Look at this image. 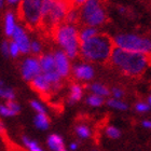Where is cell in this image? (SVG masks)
<instances>
[{"label": "cell", "mask_w": 151, "mask_h": 151, "mask_svg": "<svg viewBox=\"0 0 151 151\" xmlns=\"http://www.w3.org/2000/svg\"><path fill=\"white\" fill-rule=\"evenodd\" d=\"M29 84L32 86V88L35 92H37L38 94L47 97L49 95L53 94V85L49 81V79L47 78V76L43 73H41L40 75H38L36 78H34L32 81L29 82Z\"/></svg>", "instance_id": "10"}, {"label": "cell", "mask_w": 151, "mask_h": 151, "mask_svg": "<svg viewBox=\"0 0 151 151\" xmlns=\"http://www.w3.org/2000/svg\"><path fill=\"white\" fill-rule=\"evenodd\" d=\"M0 97L6 101H13L15 98V92L13 88L6 86L2 80H0Z\"/></svg>", "instance_id": "21"}, {"label": "cell", "mask_w": 151, "mask_h": 151, "mask_svg": "<svg viewBox=\"0 0 151 151\" xmlns=\"http://www.w3.org/2000/svg\"><path fill=\"white\" fill-rule=\"evenodd\" d=\"M107 105L112 109H116V110L119 111H125L129 109V105L126 104L125 101L121 99V98H114V97H110L107 99Z\"/></svg>", "instance_id": "20"}, {"label": "cell", "mask_w": 151, "mask_h": 151, "mask_svg": "<svg viewBox=\"0 0 151 151\" xmlns=\"http://www.w3.org/2000/svg\"><path fill=\"white\" fill-rule=\"evenodd\" d=\"M55 0H43L42 1V6H41V17H42V21H43L45 17L47 16V14L50 13L52 6H53V3ZM41 21V23H42Z\"/></svg>", "instance_id": "28"}, {"label": "cell", "mask_w": 151, "mask_h": 151, "mask_svg": "<svg viewBox=\"0 0 151 151\" xmlns=\"http://www.w3.org/2000/svg\"><path fill=\"white\" fill-rule=\"evenodd\" d=\"M34 123L37 129L45 131L50 127V119L47 116V113H37L34 118Z\"/></svg>", "instance_id": "17"}, {"label": "cell", "mask_w": 151, "mask_h": 151, "mask_svg": "<svg viewBox=\"0 0 151 151\" xmlns=\"http://www.w3.org/2000/svg\"><path fill=\"white\" fill-rule=\"evenodd\" d=\"M6 2L8 3V6H12V8H19L21 0H6Z\"/></svg>", "instance_id": "38"}, {"label": "cell", "mask_w": 151, "mask_h": 151, "mask_svg": "<svg viewBox=\"0 0 151 151\" xmlns=\"http://www.w3.org/2000/svg\"><path fill=\"white\" fill-rule=\"evenodd\" d=\"M114 49L112 38L106 34L98 32L88 40L82 41L80 44V56L90 63H109Z\"/></svg>", "instance_id": "2"}, {"label": "cell", "mask_w": 151, "mask_h": 151, "mask_svg": "<svg viewBox=\"0 0 151 151\" xmlns=\"http://www.w3.org/2000/svg\"><path fill=\"white\" fill-rule=\"evenodd\" d=\"M70 3H71V6H75V8H80V6L85 3V1L88 0H69Z\"/></svg>", "instance_id": "36"}, {"label": "cell", "mask_w": 151, "mask_h": 151, "mask_svg": "<svg viewBox=\"0 0 151 151\" xmlns=\"http://www.w3.org/2000/svg\"><path fill=\"white\" fill-rule=\"evenodd\" d=\"M47 148L52 151H65V142L62 136L57 135V134H51L47 139Z\"/></svg>", "instance_id": "14"}, {"label": "cell", "mask_w": 151, "mask_h": 151, "mask_svg": "<svg viewBox=\"0 0 151 151\" xmlns=\"http://www.w3.org/2000/svg\"><path fill=\"white\" fill-rule=\"evenodd\" d=\"M1 53L4 57H9V41H3L1 44Z\"/></svg>", "instance_id": "35"}, {"label": "cell", "mask_w": 151, "mask_h": 151, "mask_svg": "<svg viewBox=\"0 0 151 151\" xmlns=\"http://www.w3.org/2000/svg\"><path fill=\"white\" fill-rule=\"evenodd\" d=\"M41 52H42V43L37 39L32 40L30 43V53L34 55H40Z\"/></svg>", "instance_id": "30"}, {"label": "cell", "mask_w": 151, "mask_h": 151, "mask_svg": "<svg viewBox=\"0 0 151 151\" xmlns=\"http://www.w3.org/2000/svg\"><path fill=\"white\" fill-rule=\"evenodd\" d=\"M51 32L55 42L69 56L70 60H75L80 55L81 41L77 26L64 22L57 25Z\"/></svg>", "instance_id": "3"}, {"label": "cell", "mask_w": 151, "mask_h": 151, "mask_svg": "<svg viewBox=\"0 0 151 151\" xmlns=\"http://www.w3.org/2000/svg\"><path fill=\"white\" fill-rule=\"evenodd\" d=\"M105 134L110 139H119L121 137V131L116 126L109 125L105 129Z\"/></svg>", "instance_id": "26"}, {"label": "cell", "mask_w": 151, "mask_h": 151, "mask_svg": "<svg viewBox=\"0 0 151 151\" xmlns=\"http://www.w3.org/2000/svg\"><path fill=\"white\" fill-rule=\"evenodd\" d=\"M22 140H23L24 146H25L28 150H30V151H42L41 146L39 145L36 140H34V139L29 138V137H27V136H23Z\"/></svg>", "instance_id": "25"}, {"label": "cell", "mask_w": 151, "mask_h": 151, "mask_svg": "<svg viewBox=\"0 0 151 151\" xmlns=\"http://www.w3.org/2000/svg\"><path fill=\"white\" fill-rule=\"evenodd\" d=\"M54 58H55V69L60 75L63 79L68 78L71 75V63L70 58L62 49L56 50L54 52Z\"/></svg>", "instance_id": "9"}, {"label": "cell", "mask_w": 151, "mask_h": 151, "mask_svg": "<svg viewBox=\"0 0 151 151\" xmlns=\"http://www.w3.org/2000/svg\"><path fill=\"white\" fill-rule=\"evenodd\" d=\"M42 73L40 60L38 57L29 56L22 60L21 64V75L23 79L27 82H30L34 78Z\"/></svg>", "instance_id": "8"}, {"label": "cell", "mask_w": 151, "mask_h": 151, "mask_svg": "<svg viewBox=\"0 0 151 151\" xmlns=\"http://www.w3.org/2000/svg\"><path fill=\"white\" fill-rule=\"evenodd\" d=\"M71 75L78 81H91L95 77V69L91 64L79 63L73 66Z\"/></svg>", "instance_id": "12"}, {"label": "cell", "mask_w": 151, "mask_h": 151, "mask_svg": "<svg viewBox=\"0 0 151 151\" xmlns=\"http://www.w3.org/2000/svg\"><path fill=\"white\" fill-rule=\"evenodd\" d=\"M80 22V9L79 8H75V6H71L68 11L66 15V19H65V23H68V24H73V25H77V23Z\"/></svg>", "instance_id": "22"}, {"label": "cell", "mask_w": 151, "mask_h": 151, "mask_svg": "<svg viewBox=\"0 0 151 151\" xmlns=\"http://www.w3.org/2000/svg\"><path fill=\"white\" fill-rule=\"evenodd\" d=\"M30 106H32V108L37 113H47V108H45V106L41 101H30Z\"/></svg>", "instance_id": "31"}, {"label": "cell", "mask_w": 151, "mask_h": 151, "mask_svg": "<svg viewBox=\"0 0 151 151\" xmlns=\"http://www.w3.org/2000/svg\"><path fill=\"white\" fill-rule=\"evenodd\" d=\"M108 21L107 11L103 0H88L80 6V23L82 25L101 27Z\"/></svg>", "instance_id": "5"}, {"label": "cell", "mask_w": 151, "mask_h": 151, "mask_svg": "<svg viewBox=\"0 0 151 151\" xmlns=\"http://www.w3.org/2000/svg\"><path fill=\"white\" fill-rule=\"evenodd\" d=\"M90 90H91L92 93L99 95V96H103V97L110 96V90H109V88H108L107 85L103 84V83H99V82L92 83L90 85Z\"/></svg>", "instance_id": "19"}, {"label": "cell", "mask_w": 151, "mask_h": 151, "mask_svg": "<svg viewBox=\"0 0 151 151\" xmlns=\"http://www.w3.org/2000/svg\"><path fill=\"white\" fill-rule=\"evenodd\" d=\"M150 2H151V0H150Z\"/></svg>", "instance_id": "43"}, {"label": "cell", "mask_w": 151, "mask_h": 151, "mask_svg": "<svg viewBox=\"0 0 151 151\" xmlns=\"http://www.w3.org/2000/svg\"><path fill=\"white\" fill-rule=\"evenodd\" d=\"M105 103V97L103 96H99V95H96L94 93H92L90 94L86 97V104L88 106H91V107H94V108H98L103 106Z\"/></svg>", "instance_id": "23"}, {"label": "cell", "mask_w": 151, "mask_h": 151, "mask_svg": "<svg viewBox=\"0 0 151 151\" xmlns=\"http://www.w3.org/2000/svg\"><path fill=\"white\" fill-rule=\"evenodd\" d=\"M142 126L144 129L151 131V119H145L142 121Z\"/></svg>", "instance_id": "37"}, {"label": "cell", "mask_w": 151, "mask_h": 151, "mask_svg": "<svg viewBox=\"0 0 151 151\" xmlns=\"http://www.w3.org/2000/svg\"><path fill=\"white\" fill-rule=\"evenodd\" d=\"M99 32L97 27H93V26H88V25H84V27L81 29V30H79V38H80V41H85V40H88V39H91L93 38L94 36H96Z\"/></svg>", "instance_id": "18"}, {"label": "cell", "mask_w": 151, "mask_h": 151, "mask_svg": "<svg viewBox=\"0 0 151 151\" xmlns=\"http://www.w3.org/2000/svg\"><path fill=\"white\" fill-rule=\"evenodd\" d=\"M0 116H4V118H9V116H14L15 113L13 112L10 107L6 104L0 105Z\"/></svg>", "instance_id": "33"}, {"label": "cell", "mask_w": 151, "mask_h": 151, "mask_svg": "<svg viewBox=\"0 0 151 151\" xmlns=\"http://www.w3.org/2000/svg\"><path fill=\"white\" fill-rule=\"evenodd\" d=\"M134 109H135L136 112L140 113V114H145V113H148L151 110L150 105L148 104V101H139L137 103H135L134 105Z\"/></svg>", "instance_id": "27"}, {"label": "cell", "mask_w": 151, "mask_h": 151, "mask_svg": "<svg viewBox=\"0 0 151 151\" xmlns=\"http://www.w3.org/2000/svg\"><path fill=\"white\" fill-rule=\"evenodd\" d=\"M41 65V70L42 73H50L55 69V58H54L53 53H45L42 54L39 57Z\"/></svg>", "instance_id": "15"}, {"label": "cell", "mask_w": 151, "mask_h": 151, "mask_svg": "<svg viewBox=\"0 0 151 151\" xmlns=\"http://www.w3.org/2000/svg\"><path fill=\"white\" fill-rule=\"evenodd\" d=\"M83 96V86L79 83H73L69 88V96H68V101L70 105L75 104L79 101Z\"/></svg>", "instance_id": "16"}, {"label": "cell", "mask_w": 151, "mask_h": 151, "mask_svg": "<svg viewBox=\"0 0 151 151\" xmlns=\"http://www.w3.org/2000/svg\"><path fill=\"white\" fill-rule=\"evenodd\" d=\"M9 54L12 58H17V57L19 56V54H22L19 45H17L13 40L9 42Z\"/></svg>", "instance_id": "29"}, {"label": "cell", "mask_w": 151, "mask_h": 151, "mask_svg": "<svg viewBox=\"0 0 151 151\" xmlns=\"http://www.w3.org/2000/svg\"><path fill=\"white\" fill-rule=\"evenodd\" d=\"M109 63L123 76L129 78H138L148 69L150 58L147 54L131 52L114 47Z\"/></svg>", "instance_id": "1"}, {"label": "cell", "mask_w": 151, "mask_h": 151, "mask_svg": "<svg viewBox=\"0 0 151 151\" xmlns=\"http://www.w3.org/2000/svg\"><path fill=\"white\" fill-rule=\"evenodd\" d=\"M12 40L19 45L21 53L22 54H28L30 53V43L32 40L29 39V36L26 32V29L23 26L17 25L15 30L12 35Z\"/></svg>", "instance_id": "11"}, {"label": "cell", "mask_w": 151, "mask_h": 151, "mask_svg": "<svg viewBox=\"0 0 151 151\" xmlns=\"http://www.w3.org/2000/svg\"><path fill=\"white\" fill-rule=\"evenodd\" d=\"M6 104L9 106L10 109H11L13 112L15 113V116L19 113V111H21V107H19V105L17 104L16 101H14V99H13V101H6Z\"/></svg>", "instance_id": "34"}, {"label": "cell", "mask_w": 151, "mask_h": 151, "mask_svg": "<svg viewBox=\"0 0 151 151\" xmlns=\"http://www.w3.org/2000/svg\"><path fill=\"white\" fill-rule=\"evenodd\" d=\"M6 0H0V9H2L3 6H4V4H6Z\"/></svg>", "instance_id": "41"}, {"label": "cell", "mask_w": 151, "mask_h": 151, "mask_svg": "<svg viewBox=\"0 0 151 151\" xmlns=\"http://www.w3.org/2000/svg\"><path fill=\"white\" fill-rule=\"evenodd\" d=\"M43 0H21L17 15L28 28L35 29L41 26V6Z\"/></svg>", "instance_id": "6"}, {"label": "cell", "mask_w": 151, "mask_h": 151, "mask_svg": "<svg viewBox=\"0 0 151 151\" xmlns=\"http://www.w3.org/2000/svg\"><path fill=\"white\" fill-rule=\"evenodd\" d=\"M6 133V129H4V125H3L2 121L0 120V136H3Z\"/></svg>", "instance_id": "39"}, {"label": "cell", "mask_w": 151, "mask_h": 151, "mask_svg": "<svg viewBox=\"0 0 151 151\" xmlns=\"http://www.w3.org/2000/svg\"><path fill=\"white\" fill-rule=\"evenodd\" d=\"M114 47L138 53L151 54V37L136 32H119L112 37Z\"/></svg>", "instance_id": "4"}, {"label": "cell", "mask_w": 151, "mask_h": 151, "mask_svg": "<svg viewBox=\"0 0 151 151\" xmlns=\"http://www.w3.org/2000/svg\"><path fill=\"white\" fill-rule=\"evenodd\" d=\"M147 101H148V104L150 105V107H151V94L148 95V97H147Z\"/></svg>", "instance_id": "42"}, {"label": "cell", "mask_w": 151, "mask_h": 151, "mask_svg": "<svg viewBox=\"0 0 151 151\" xmlns=\"http://www.w3.org/2000/svg\"><path fill=\"white\" fill-rule=\"evenodd\" d=\"M70 8H71V3L69 0H55L50 13L42 21L40 27L47 28L52 32L57 25L65 22L66 15Z\"/></svg>", "instance_id": "7"}, {"label": "cell", "mask_w": 151, "mask_h": 151, "mask_svg": "<svg viewBox=\"0 0 151 151\" xmlns=\"http://www.w3.org/2000/svg\"><path fill=\"white\" fill-rule=\"evenodd\" d=\"M75 131H76L77 136L81 139H88V138H90L92 135L91 129H90L88 125H85V124H79V125H77Z\"/></svg>", "instance_id": "24"}, {"label": "cell", "mask_w": 151, "mask_h": 151, "mask_svg": "<svg viewBox=\"0 0 151 151\" xmlns=\"http://www.w3.org/2000/svg\"><path fill=\"white\" fill-rule=\"evenodd\" d=\"M78 147H79L78 142H71V144L69 145L70 150H77V149H78Z\"/></svg>", "instance_id": "40"}, {"label": "cell", "mask_w": 151, "mask_h": 151, "mask_svg": "<svg viewBox=\"0 0 151 151\" xmlns=\"http://www.w3.org/2000/svg\"><path fill=\"white\" fill-rule=\"evenodd\" d=\"M110 96L114 98H121L123 99L125 96V91L120 86H114L110 90Z\"/></svg>", "instance_id": "32"}, {"label": "cell", "mask_w": 151, "mask_h": 151, "mask_svg": "<svg viewBox=\"0 0 151 151\" xmlns=\"http://www.w3.org/2000/svg\"><path fill=\"white\" fill-rule=\"evenodd\" d=\"M16 15L15 13L9 10L6 11V14H4V19H3V28H4V34H6V37L11 38L13 35V32L15 30L16 26Z\"/></svg>", "instance_id": "13"}]
</instances>
